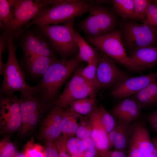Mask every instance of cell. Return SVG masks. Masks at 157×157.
<instances>
[{
	"label": "cell",
	"mask_w": 157,
	"mask_h": 157,
	"mask_svg": "<svg viewBox=\"0 0 157 157\" xmlns=\"http://www.w3.org/2000/svg\"><path fill=\"white\" fill-rule=\"evenodd\" d=\"M81 62L76 57L56 59L36 85L37 95L44 101L55 104L61 88Z\"/></svg>",
	"instance_id": "1"
},
{
	"label": "cell",
	"mask_w": 157,
	"mask_h": 157,
	"mask_svg": "<svg viewBox=\"0 0 157 157\" xmlns=\"http://www.w3.org/2000/svg\"><path fill=\"white\" fill-rule=\"evenodd\" d=\"M8 56L5 64L3 78L0 89V95H11L19 92L21 95L30 97L37 95L36 86H31L26 82L25 77L17 59L16 51L17 46L14 38L6 36Z\"/></svg>",
	"instance_id": "2"
},
{
	"label": "cell",
	"mask_w": 157,
	"mask_h": 157,
	"mask_svg": "<svg viewBox=\"0 0 157 157\" xmlns=\"http://www.w3.org/2000/svg\"><path fill=\"white\" fill-rule=\"evenodd\" d=\"M93 1L61 0L51 6L27 24L24 28L33 25H58L64 23L89 12Z\"/></svg>",
	"instance_id": "3"
},
{
	"label": "cell",
	"mask_w": 157,
	"mask_h": 157,
	"mask_svg": "<svg viewBox=\"0 0 157 157\" xmlns=\"http://www.w3.org/2000/svg\"><path fill=\"white\" fill-rule=\"evenodd\" d=\"M13 15V21L2 34L16 37L23 27L53 5L52 0H8Z\"/></svg>",
	"instance_id": "4"
},
{
	"label": "cell",
	"mask_w": 157,
	"mask_h": 157,
	"mask_svg": "<svg viewBox=\"0 0 157 157\" xmlns=\"http://www.w3.org/2000/svg\"><path fill=\"white\" fill-rule=\"evenodd\" d=\"M74 21L72 19L61 25H36L48 38L61 59L75 58L78 53L73 34Z\"/></svg>",
	"instance_id": "5"
},
{
	"label": "cell",
	"mask_w": 157,
	"mask_h": 157,
	"mask_svg": "<svg viewBox=\"0 0 157 157\" xmlns=\"http://www.w3.org/2000/svg\"><path fill=\"white\" fill-rule=\"evenodd\" d=\"M89 12L88 17L80 24L81 29L87 36L97 37L114 31L115 17L108 8L97 1H93Z\"/></svg>",
	"instance_id": "6"
},
{
	"label": "cell",
	"mask_w": 157,
	"mask_h": 157,
	"mask_svg": "<svg viewBox=\"0 0 157 157\" xmlns=\"http://www.w3.org/2000/svg\"><path fill=\"white\" fill-rule=\"evenodd\" d=\"M88 42L108 56L123 65L129 70L140 71L142 69L135 65L126 53L120 32L114 31L97 37L87 36Z\"/></svg>",
	"instance_id": "7"
},
{
	"label": "cell",
	"mask_w": 157,
	"mask_h": 157,
	"mask_svg": "<svg viewBox=\"0 0 157 157\" xmlns=\"http://www.w3.org/2000/svg\"><path fill=\"white\" fill-rule=\"evenodd\" d=\"M22 113V123L19 134L24 136L31 131L39 121L54 105L42 100L38 96L19 99Z\"/></svg>",
	"instance_id": "8"
},
{
	"label": "cell",
	"mask_w": 157,
	"mask_h": 157,
	"mask_svg": "<svg viewBox=\"0 0 157 157\" xmlns=\"http://www.w3.org/2000/svg\"><path fill=\"white\" fill-rule=\"evenodd\" d=\"M24 28L15 38H20L24 55L55 57L53 46L47 36L36 25Z\"/></svg>",
	"instance_id": "9"
},
{
	"label": "cell",
	"mask_w": 157,
	"mask_h": 157,
	"mask_svg": "<svg viewBox=\"0 0 157 157\" xmlns=\"http://www.w3.org/2000/svg\"><path fill=\"white\" fill-rule=\"evenodd\" d=\"M97 90L81 75L77 69L54 104L61 108L67 109L74 101L96 95Z\"/></svg>",
	"instance_id": "10"
},
{
	"label": "cell",
	"mask_w": 157,
	"mask_h": 157,
	"mask_svg": "<svg viewBox=\"0 0 157 157\" xmlns=\"http://www.w3.org/2000/svg\"><path fill=\"white\" fill-rule=\"evenodd\" d=\"M22 123L19 99L14 94L1 95L0 127L1 132L10 134L19 131Z\"/></svg>",
	"instance_id": "11"
},
{
	"label": "cell",
	"mask_w": 157,
	"mask_h": 157,
	"mask_svg": "<svg viewBox=\"0 0 157 157\" xmlns=\"http://www.w3.org/2000/svg\"><path fill=\"white\" fill-rule=\"evenodd\" d=\"M123 33L126 45L133 50L155 46L157 42V34L145 22H127L123 26Z\"/></svg>",
	"instance_id": "12"
},
{
	"label": "cell",
	"mask_w": 157,
	"mask_h": 157,
	"mask_svg": "<svg viewBox=\"0 0 157 157\" xmlns=\"http://www.w3.org/2000/svg\"><path fill=\"white\" fill-rule=\"evenodd\" d=\"M97 48L98 63L96 77L98 90L115 87L130 77L117 67L108 56Z\"/></svg>",
	"instance_id": "13"
},
{
	"label": "cell",
	"mask_w": 157,
	"mask_h": 157,
	"mask_svg": "<svg viewBox=\"0 0 157 157\" xmlns=\"http://www.w3.org/2000/svg\"><path fill=\"white\" fill-rule=\"evenodd\" d=\"M63 109L54 104L44 116L39 129V138L41 140L53 142L61 136Z\"/></svg>",
	"instance_id": "14"
},
{
	"label": "cell",
	"mask_w": 157,
	"mask_h": 157,
	"mask_svg": "<svg viewBox=\"0 0 157 157\" xmlns=\"http://www.w3.org/2000/svg\"><path fill=\"white\" fill-rule=\"evenodd\" d=\"M57 58L56 57L23 54L20 64L25 77L40 79Z\"/></svg>",
	"instance_id": "15"
},
{
	"label": "cell",
	"mask_w": 157,
	"mask_h": 157,
	"mask_svg": "<svg viewBox=\"0 0 157 157\" xmlns=\"http://www.w3.org/2000/svg\"><path fill=\"white\" fill-rule=\"evenodd\" d=\"M157 79V72L135 77L130 76L114 87L111 95L122 99L134 94Z\"/></svg>",
	"instance_id": "16"
},
{
	"label": "cell",
	"mask_w": 157,
	"mask_h": 157,
	"mask_svg": "<svg viewBox=\"0 0 157 157\" xmlns=\"http://www.w3.org/2000/svg\"><path fill=\"white\" fill-rule=\"evenodd\" d=\"M100 114V106H97L88 116L93 126L91 138L95 144L98 156L103 157L111 151L113 146L101 121Z\"/></svg>",
	"instance_id": "17"
},
{
	"label": "cell",
	"mask_w": 157,
	"mask_h": 157,
	"mask_svg": "<svg viewBox=\"0 0 157 157\" xmlns=\"http://www.w3.org/2000/svg\"><path fill=\"white\" fill-rule=\"evenodd\" d=\"M117 120L115 126L109 134L110 140L115 149L127 151L133 131L134 125Z\"/></svg>",
	"instance_id": "18"
},
{
	"label": "cell",
	"mask_w": 157,
	"mask_h": 157,
	"mask_svg": "<svg viewBox=\"0 0 157 157\" xmlns=\"http://www.w3.org/2000/svg\"><path fill=\"white\" fill-rule=\"evenodd\" d=\"M141 109L134 97L128 98L116 105L110 113L116 120L132 123L139 117Z\"/></svg>",
	"instance_id": "19"
},
{
	"label": "cell",
	"mask_w": 157,
	"mask_h": 157,
	"mask_svg": "<svg viewBox=\"0 0 157 157\" xmlns=\"http://www.w3.org/2000/svg\"><path fill=\"white\" fill-rule=\"evenodd\" d=\"M129 57L142 70L151 68L157 64V45L133 50Z\"/></svg>",
	"instance_id": "20"
},
{
	"label": "cell",
	"mask_w": 157,
	"mask_h": 157,
	"mask_svg": "<svg viewBox=\"0 0 157 157\" xmlns=\"http://www.w3.org/2000/svg\"><path fill=\"white\" fill-rule=\"evenodd\" d=\"M132 135L145 157H147L154 151L149 132L142 123L139 122L134 125Z\"/></svg>",
	"instance_id": "21"
},
{
	"label": "cell",
	"mask_w": 157,
	"mask_h": 157,
	"mask_svg": "<svg viewBox=\"0 0 157 157\" xmlns=\"http://www.w3.org/2000/svg\"><path fill=\"white\" fill-rule=\"evenodd\" d=\"M83 116L69 108L63 109L61 117L62 135L68 138L76 135Z\"/></svg>",
	"instance_id": "22"
},
{
	"label": "cell",
	"mask_w": 157,
	"mask_h": 157,
	"mask_svg": "<svg viewBox=\"0 0 157 157\" xmlns=\"http://www.w3.org/2000/svg\"><path fill=\"white\" fill-rule=\"evenodd\" d=\"M73 34L78 48V53L76 57L81 62H85L88 63H91L98 57L97 48H92L74 29Z\"/></svg>",
	"instance_id": "23"
},
{
	"label": "cell",
	"mask_w": 157,
	"mask_h": 157,
	"mask_svg": "<svg viewBox=\"0 0 157 157\" xmlns=\"http://www.w3.org/2000/svg\"><path fill=\"white\" fill-rule=\"evenodd\" d=\"M134 98L141 109L157 104L156 80L134 94Z\"/></svg>",
	"instance_id": "24"
},
{
	"label": "cell",
	"mask_w": 157,
	"mask_h": 157,
	"mask_svg": "<svg viewBox=\"0 0 157 157\" xmlns=\"http://www.w3.org/2000/svg\"><path fill=\"white\" fill-rule=\"evenodd\" d=\"M96 95L73 101L69 108L74 112L83 116L88 115L97 107Z\"/></svg>",
	"instance_id": "25"
},
{
	"label": "cell",
	"mask_w": 157,
	"mask_h": 157,
	"mask_svg": "<svg viewBox=\"0 0 157 157\" xmlns=\"http://www.w3.org/2000/svg\"><path fill=\"white\" fill-rule=\"evenodd\" d=\"M112 2L114 10L121 17L134 19L133 0H113Z\"/></svg>",
	"instance_id": "26"
},
{
	"label": "cell",
	"mask_w": 157,
	"mask_h": 157,
	"mask_svg": "<svg viewBox=\"0 0 157 157\" xmlns=\"http://www.w3.org/2000/svg\"><path fill=\"white\" fill-rule=\"evenodd\" d=\"M13 19L8 0H0V27L2 33L10 26Z\"/></svg>",
	"instance_id": "27"
},
{
	"label": "cell",
	"mask_w": 157,
	"mask_h": 157,
	"mask_svg": "<svg viewBox=\"0 0 157 157\" xmlns=\"http://www.w3.org/2000/svg\"><path fill=\"white\" fill-rule=\"evenodd\" d=\"M98 63V56L84 67L77 68L81 75L98 90L96 72Z\"/></svg>",
	"instance_id": "28"
},
{
	"label": "cell",
	"mask_w": 157,
	"mask_h": 157,
	"mask_svg": "<svg viewBox=\"0 0 157 157\" xmlns=\"http://www.w3.org/2000/svg\"><path fill=\"white\" fill-rule=\"evenodd\" d=\"M93 126L88 115L83 116L76 131V137L81 140L91 138Z\"/></svg>",
	"instance_id": "29"
},
{
	"label": "cell",
	"mask_w": 157,
	"mask_h": 157,
	"mask_svg": "<svg viewBox=\"0 0 157 157\" xmlns=\"http://www.w3.org/2000/svg\"><path fill=\"white\" fill-rule=\"evenodd\" d=\"M24 154L25 157H44L45 148L31 138L25 146Z\"/></svg>",
	"instance_id": "30"
},
{
	"label": "cell",
	"mask_w": 157,
	"mask_h": 157,
	"mask_svg": "<svg viewBox=\"0 0 157 157\" xmlns=\"http://www.w3.org/2000/svg\"><path fill=\"white\" fill-rule=\"evenodd\" d=\"M67 146L71 157H84L81 140L77 137L67 138Z\"/></svg>",
	"instance_id": "31"
},
{
	"label": "cell",
	"mask_w": 157,
	"mask_h": 157,
	"mask_svg": "<svg viewBox=\"0 0 157 157\" xmlns=\"http://www.w3.org/2000/svg\"><path fill=\"white\" fill-rule=\"evenodd\" d=\"M144 22H146L157 34V5L154 2L151 1L149 4L146 12V19Z\"/></svg>",
	"instance_id": "32"
},
{
	"label": "cell",
	"mask_w": 157,
	"mask_h": 157,
	"mask_svg": "<svg viewBox=\"0 0 157 157\" xmlns=\"http://www.w3.org/2000/svg\"><path fill=\"white\" fill-rule=\"evenodd\" d=\"M134 9V19L143 22L146 19L147 9L151 1L148 0H133Z\"/></svg>",
	"instance_id": "33"
},
{
	"label": "cell",
	"mask_w": 157,
	"mask_h": 157,
	"mask_svg": "<svg viewBox=\"0 0 157 157\" xmlns=\"http://www.w3.org/2000/svg\"><path fill=\"white\" fill-rule=\"evenodd\" d=\"M16 153L15 146L8 137L0 142V157H13Z\"/></svg>",
	"instance_id": "34"
},
{
	"label": "cell",
	"mask_w": 157,
	"mask_h": 157,
	"mask_svg": "<svg viewBox=\"0 0 157 157\" xmlns=\"http://www.w3.org/2000/svg\"><path fill=\"white\" fill-rule=\"evenodd\" d=\"M99 106L101 120L106 130L109 134L114 129L116 120L101 104H100Z\"/></svg>",
	"instance_id": "35"
},
{
	"label": "cell",
	"mask_w": 157,
	"mask_h": 157,
	"mask_svg": "<svg viewBox=\"0 0 157 157\" xmlns=\"http://www.w3.org/2000/svg\"><path fill=\"white\" fill-rule=\"evenodd\" d=\"M81 140L84 157H98L95 145L91 138H86Z\"/></svg>",
	"instance_id": "36"
},
{
	"label": "cell",
	"mask_w": 157,
	"mask_h": 157,
	"mask_svg": "<svg viewBox=\"0 0 157 157\" xmlns=\"http://www.w3.org/2000/svg\"><path fill=\"white\" fill-rule=\"evenodd\" d=\"M67 138L62 135L53 141L57 149L59 157H71L67 146Z\"/></svg>",
	"instance_id": "37"
},
{
	"label": "cell",
	"mask_w": 157,
	"mask_h": 157,
	"mask_svg": "<svg viewBox=\"0 0 157 157\" xmlns=\"http://www.w3.org/2000/svg\"><path fill=\"white\" fill-rule=\"evenodd\" d=\"M127 157H145L132 135L127 149Z\"/></svg>",
	"instance_id": "38"
},
{
	"label": "cell",
	"mask_w": 157,
	"mask_h": 157,
	"mask_svg": "<svg viewBox=\"0 0 157 157\" xmlns=\"http://www.w3.org/2000/svg\"><path fill=\"white\" fill-rule=\"evenodd\" d=\"M44 157H59L57 147L53 142L45 141Z\"/></svg>",
	"instance_id": "39"
},
{
	"label": "cell",
	"mask_w": 157,
	"mask_h": 157,
	"mask_svg": "<svg viewBox=\"0 0 157 157\" xmlns=\"http://www.w3.org/2000/svg\"><path fill=\"white\" fill-rule=\"evenodd\" d=\"M6 36L1 34L0 37V74L3 75L5 64L2 60L3 54L7 47Z\"/></svg>",
	"instance_id": "40"
},
{
	"label": "cell",
	"mask_w": 157,
	"mask_h": 157,
	"mask_svg": "<svg viewBox=\"0 0 157 157\" xmlns=\"http://www.w3.org/2000/svg\"><path fill=\"white\" fill-rule=\"evenodd\" d=\"M147 119L151 128L157 133V110L150 113L148 116Z\"/></svg>",
	"instance_id": "41"
},
{
	"label": "cell",
	"mask_w": 157,
	"mask_h": 157,
	"mask_svg": "<svg viewBox=\"0 0 157 157\" xmlns=\"http://www.w3.org/2000/svg\"><path fill=\"white\" fill-rule=\"evenodd\" d=\"M103 157H127V151L115 149L110 151Z\"/></svg>",
	"instance_id": "42"
},
{
	"label": "cell",
	"mask_w": 157,
	"mask_h": 157,
	"mask_svg": "<svg viewBox=\"0 0 157 157\" xmlns=\"http://www.w3.org/2000/svg\"><path fill=\"white\" fill-rule=\"evenodd\" d=\"M152 141L157 155V137L153 138L152 139Z\"/></svg>",
	"instance_id": "43"
},
{
	"label": "cell",
	"mask_w": 157,
	"mask_h": 157,
	"mask_svg": "<svg viewBox=\"0 0 157 157\" xmlns=\"http://www.w3.org/2000/svg\"><path fill=\"white\" fill-rule=\"evenodd\" d=\"M13 157H25L24 154L20 153H16Z\"/></svg>",
	"instance_id": "44"
},
{
	"label": "cell",
	"mask_w": 157,
	"mask_h": 157,
	"mask_svg": "<svg viewBox=\"0 0 157 157\" xmlns=\"http://www.w3.org/2000/svg\"><path fill=\"white\" fill-rule=\"evenodd\" d=\"M154 2L157 5V0H154Z\"/></svg>",
	"instance_id": "45"
}]
</instances>
